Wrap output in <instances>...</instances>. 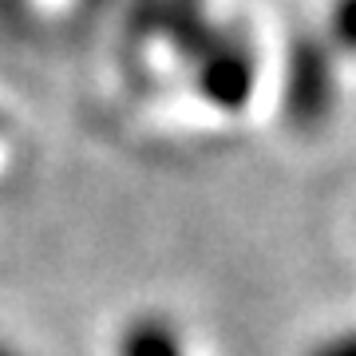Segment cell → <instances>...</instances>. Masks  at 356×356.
Here are the masks:
<instances>
[{
    "instance_id": "obj_1",
    "label": "cell",
    "mask_w": 356,
    "mask_h": 356,
    "mask_svg": "<svg viewBox=\"0 0 356 356\" xmlns=\"http://www.w3.org/2000/svg\"><path fill=\"white\" fill-rule=\"evenodd\" d=\"M337 79H332V48L321 36H297L285 67V115L297 131H317L332 115Z\"/></svg>"
},
{
    "instance_id": "obj_2",
    "label": "cell",
    "mask_w": 356,
    "mask_h": 356,
    "mask_svg": "<svg viewBox=\"0 0 356 356\" xmlns=\"http://www.w3.org/2000/svg\"><path fill=\"white\" fill-rule=\"evenodd\" d=\"M194 83L206 103L222 111H238L250 103L257 83V56L238 36H210L194 48Z\"/></svg>"
},
{
    "instance_id": "obj_3",
    "label": "cell",
    "mask_w": 356,
    "mask_h": 356,
    "mask_svg": "<svg viewBox=\"0 0 356 356\" xmlns=\"http://www.w3.org/2000/svg\"><path fill=\"white\" fill-rule=\"evenodd\" d=\"M115 356H186V344H182L178 329L166 317L143 313V317L127 321Z\"/></svg>"
},
{
    "instance_id": "obj_4",
    "label": "cell",
    "mask_w": 356,
    "mask_h": 356,
    "mask_svg": "<svg viewBox=\"0 0 356 356\" xmlns=\"http://www.w3.org/2000/svg\"><path fill=\"white\" fill-rule=\"evenodd\" d=\"M329 48L356 56V0H332L329 8Z\"/></svg>"
},
{
    "instance_id": "obj_5",
    "label": "cell",
    "mask_w": 356,
    "mask_h": 356,
    "mask_svg": "<svg viewBox=\"0 0 356 356\" xmlns=\"http://www.w3.org/2000/svg\"><path fill=\"white\" fill-rule=\"evenodd\" d=\"M309 356H356V329L353 332H341V337H332V341H325L321 348H313Z\"/></svg>"
},
{
    "instance_id": "obj_6",
    "label": "cell",
    "mask_w": 356,
    "mask_h": 356,
    "mask_svg": "<svg viewBox=\"0 0 356 356\" xmlns=\"http://www.w3.org/2000/svg\"><path fill=\"white\" fill-rule=\"evenodd\" d=\"M0 356H24V353H16L13 344H4V341H0Z\"/></svg>"
}]
</instances>
